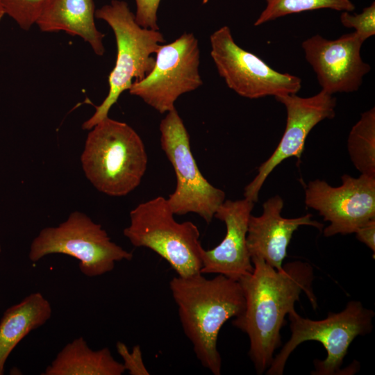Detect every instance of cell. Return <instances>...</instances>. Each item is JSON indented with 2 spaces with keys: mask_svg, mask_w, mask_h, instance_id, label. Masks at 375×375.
I'll list each match as a JSON object with an SVG mask.
<instances>
[{
  "mask_svg": "<svg viewBox=\"0 0 375 375\" xmlns=\"http://www.w3.org/2000/svg\"><path fill=\"white\" fill-rule=\"evenodd\" d=\"M126 372L107 347L92 350L83 337L67 343L42 375H122Z\"/></svg>",
  "mask_w": 375,
  "mask_h": 375,
  "instance_id": "18",
  "label": "cell"
},
{
  "mask_svg": "<svg viewBox=\"0 0 375 375\" xmlns=\"http://www.w3.org/2000/svg\"><path fill=\"white\" fill-rule=\"evenodd\" d=\"M4 15H5L4 9L2 5L1 0H0V21L1 20Z\"/></svg>",
  "mask_w": 375,
  "mask_h": 375,
  "instance_id": "26",
  "label": "cell"
},
{
  "mask_svg": "<svg viewBox=\"0 0 375 375\" xmlns=\"http://www.w3.org/2000/svg\"><path fill=\"white\" fill-rule=\"evenodd\" d=\"M55 253L77 259L81 272L88 277L110 272L116 262L130 261L133 256L113 242L99 224L79 211L72 212L57 226L42 229L31 244L28 258L36 262Z\"/></svg>",
  "mask_w": 375,
  "mask_h": 375,
  "instance_id": "7",
  "label": "cell"
},
{
  "mask_svg": "<svg viewBox=\"0 0 375 375\" xmlns=\"http://www.w3.org/2000/svg\"><path fill=\"white\" fill-rule=\"evenodd\" d=\"M95 17L112 28L117 44L115 65L108 76L109 90L93 115L82 124L90 130L108 117L112 106L120 95L128 90L134 81L144 78L153 69L156 54L165 40L159 30L140 26L126 2L112 0L95 11Z\"/></svg>",
  "mask_w": 375,
  "mask_h": 375,
  "instance_id": "4",
  "label": "cell"
},
{
  "mask_svg": "<svg viewBox=\"0 0 375 375\" xmlns=\"http://www.w3.org/2000/svg\"><path fill=\"white\" fill-rule=\"evenodd\" d=\"M94 0H47L36 24L41 31H63L88 42L97 56H103L104 34L96 27Z\"/></svg>",
  "mask_w": 375,
  "mask_h": 375,
  "instance_id": "16",
  "label": "cell"
},
{
  "mask_svg": "<svg viewBox=\"0 0 375 375\" xmlns=\"http://www.w3.org/2000/svg\"><path fill=\"white\" fill-rule=\"evenodd\" d=\"M287 111L286 126L277 147L270 157L262 163L254 178L244 188V197L254 203L269 175L288 158H301L306 138L320 122L335 117L336 99L321 90L309 97L297 94L275 97Z\"/></svg>",
  "mask_w": 375,
  "mask_h": 375,
  "instance_id": "12",
  "label": "cell"
},
{
  "mask_svg": "<svg viewBox=\"0 0 375 375\" xmlns=\"http://www.w3.org/2000/svg\"><path fill=\"white\" fill-rule=\"evenodd\" d=\"M283 206L284 201L278 194L268 199L262 205L261 215H251L247 235L251 259L261 258L277 270L282 269L292 237L299 226H310L321 230L324 226L312 219L311 214L283 217Z\"/></svg>",
  "mask_w": 375,
  "mask_h": 375,
  "instance_id": "15",
  "label": "cell"
},
{
  "mask_svg": "<svg viewBox=\"0 0 375 375\" xmlns=\"http://www.w3.org/2000/svg\"><path fill=\"white\" fill-rule=\"evenodd\" d=\"M342 24L347 28H353L355 33L362 42L375 34V3L365 7L361 13L351 15L343 11L340 15Z\"/></svg>",
  "mask_w": 375,
  "mask_h": 375,
  "instance_id": "22",
  "label": "cell"
},
{
  "mask_svg": "<svg viewBox=\"0 0 375 375\" xmlns=\"http://www.w3.org/2000/svg\"><path fill=\"white\" fill-rule=\"evenodd\" d=\"M200 49L192 33H184L170 43L162 44L156 53L154 66L128 90L161 114L176 108L180 96L203 84L199 73Z\"/></svg>",
  "mask_w": 375,
  "mask_h": 375,
  "instance_id": "9",
  "label": "cell"
},
{
  "mask_svg": "<svg viewBox=\"0 0 375 375\" xmlns=\"http://www.w3.org/2000/svg\"><path fill=\"white\" fill-rule=\"evenodd\" d=\"M253 271L238 281L245 299L243 312L232 324L246 333L249 340V356L258 374L272 363L276 349L281 345V329L285 318L306 293L312 307H317L312 284V266L297 260L277 270L262 259L252 258Z\"/></svg>",
  "mask_w": 375,
  "mask_h": 375,
  "instance_id": "1",
  "label": "cell"
},
{
  "mask_svg": "<svg viewBox=\"0 0 375 375\" xmlns=\"http://www.w3.org/2000/svg\"><path fill=\"white\" fill-rule=\"evenodd\" d=\"M210 56L227 86L241 97L258 99L297 94L301 80L281 73L261 58L238 46L231 29L224 26L210 36Z\"/></svg>",
  "mask_w": 375,
  "mask_h": 375,
  "instance_id": "10",
  "label": "cell"
},
{
  "mask_svg": "<svg viewBox=\"0 0 375 375\" xmlns=\"http://www.w3.org/2000/svg\"><path fill=\"white\" fill-rule=\"evenodd\" d=\"M169 285L183 330L197 359L212 374L220 375L219 331L229 319L239 316L244 309L240 282L222 274L206 278L198 273L174 277Z\"/></svg>",
  "mask_w": 375,
  "mask_h": 375,
  "instance_id": "2",
  "label": "cell"
},
{
  "mask_svg": "<svg viewBox=\"0 0 375 375\" xmlns=\"http://www.w3.org/2000/svg\"><path fill=\"white\" fill-rule=\"evenodd\" d=\"M363 42L355 32L333 40L315 35L302 42L305 58L315 72L322 90L333 95L359 89L371 69L360 56Z\"/></svg>",
  "mask_w": 375,
  "mask_h": 375,
  "instance_id": "13",
  "label": "cell"
},
{
  "mask_svg": "<svg viewBox=\"0 0 375 375\" xmlns=\"http://www.w3.org/2000/svg\"><path fill=\"white\" fill-rule=\"evenodd\" d=\"M341 179L342 185L338 187L315 179L305 190L306 205L330 223L323 231L326 237L354 233L375 219V177L344 174Z\"/></svg>",
  "mask_w": 375,
  "mask_h": 375,
  "instance_id": "11",
  "label": "cell"
},
{
  "mask_svg": "<svg viewBox=\"0 0 375 375\" xmlns=\"http://www.w3.org/2000/svg\"><path fill=\"white\" fill-rule=\"evenodd\" d=\"M1 244H0V253H1Z\"/></svg>",
  "mask_w": 375,
  "mask_h": 375,
  "instance_id": "27",
  "label": "cell"
},
{
  "mask_svg": "<svg viewBox=\"0 0 375 375\" xmlns=\"http://www.w3.org/2000/svg\"><path fill=\"white\" fill-rule=\"evenodd\" d=\"M160 145L176 178L173 193L167 199L174 215L193 212L210 224L225 192L213 186L201 173L190 148V136L176 108L166 113L159 126Z\"/></svg>",
  "mask_w": 375,
  "mask_h": 375,
  "instance_id": "8",
  "label": "cell"
},
{
  "mask_svg": "<svg viewBox=\"0 0 375 375\" xmlns=\"http://www.w3.org/2000/svg\"><path fill=\"white\" fill-rule=\"evenodd\" d=\"M124 236L136 247L148 248L164 258L179 276L201 273L203 249L198 227L176 222L167 199L158 196L130 212Z\"/></svg>",
  "mask_w": 375,
  "mask_h": 375,
  "instance_id": "6",
  "label": "cell"
},
{
  "mask_svg": "<svg viewBox=\"0 0 375 375\" xmlns=\"http://www.w3.org/2000/svg\"><path fill=\"white\" fill-rule=\"evenodd\" d=\"M47 0H1L5 15L24 31L36 24Z\"/></svg>",
  "mask_w": 375,
  "mask_h": 375,
  "instance_id": "21",
  "label": "cell"
},
{
  "mask_svg": "<svg viewBox=\"0 0 375 375\" xmlns=\"http://www.w3.org/2000/svg\"><path fill=\"white\" fill-rule=\"evenodd\" d=\"M116 348L118 353L122 358V363L125 370L131 375H149L150 373L146 368L142 359V351L140 345L133 347L132 352H130L125 344L117 342Z\"/></svg>",
  "mask_w": 375,
  "mask_h": 375,
  "instance_id": "23",
  "label": "cell"
},
{
  "mask_svg": "<svg viewBox=\"0 0 375 375\" xmlns=\"http://www.w3.org/2000/svg\"><path fill=\"white\" fill-rule=\"evenodd\" d=\"M136 22L142 27L159 30L158 25V10L161 0H135Z\"/></svg>",
  "mask_w": 375,
  "mask_h": 375,
  "instance_id": "24",
  "label": "cell"
},
{
  "mask_svg": "<svg viewBox=\"0 0 375 375\" xmlns=\"http://www.w3.org/2000/svg\"><path fill=\"white\" fill-rule=\"evenodd\" d=\"M253 206L254 202L247 198L224 200L219 206L214 217L225 224L226 235L215 247L201 250V274H222L239 281L253 271L247 235Z\"/></svg>",
  "mask_w": 375,
  "mask_h": 375,
  "instance_id": "14",
  "label": "cell"
},
{
  "mask_svg": "<svg viewBox=\"0 0 375 375\" xmlns=\"http://www.w3.org/2000/svg\"><path fill=\"white\" fill-rule=\"evenodd\" d=\"M51 315V303L40 292L28 294L5 311L0 321V375L4 374L6 362L15 347Z\"/></svg>",
  "mask_w": 375,
  "mask_h": 375,
  "instance_id": "17",
  "label": "cell"
},
{
  "mask_svg": "<svg viewBox=\"0 0 375 375\" xmlns=\"http://www.w3.org/2000/svg\"><path fill=\"white\" fill-rule=\"evenodd\" d=\"M266 6L254 23L256 26L288 15L322 8L351 12V0H265Z\"/></svg>",
  "mask_w": 375,
  "mask_h": 375,
  "instance_id": "20",
  "label": "cell"
},
{
  "mask_svg": "<svg viewBox=\"0 0 375 375\" xmlns=\"http://www.w3.org/2000/svg\"><path fill=\"white\" fill-rule=\"evenodd\" d=\"M81 162L97 190L122 197L141 183L148 157L143 141L131 126L107 117L88 133Z\"/></svg>",
  "mask_w": 375,
  "mask_h": 375,
  "instance_id": "3",
  "label": "cell"
},
{
  "mask_svg": "<svg viewBox=\"0 0 375 375\" xmlns=\"http://www.w3.org/2000/svg\"><path fill=\"white\" fill-rule=\"evenodd\" d=\"M350 159L360 174L375 177V108L365 111L347 140Z\"/></svg>",
  "mask_w": 375,
  "mask_h": 375,
  "instance_id": "19",
  "label": "cell"
},
{
  "mask_svg": "<svg viewBox=\"0 0 375 375\" xmlns=\"http://www.w3.org/2000/svg\"><path fill=\"white\" fill-rule=\"evenodd\" d=\"M372 310L365 308L358 301H350L342 311L329 312L322 320H312L300 316L295 310L288 315L290 321L291 337L280 352L274 357L266 371L267 375L283 374L287 360L293 351L306 341H317L326 351L322 360L314 361V375L342 374L341 367L349 347L358 335L369 333L374 317Z\"/></svg>",
  "mask_w": 375,
  "mask_h": 375,
  "instance_id": "5",
  "label": "cell"
},
{
  "mask_svg": "<svg viewBox=\"0 0 375 375\" xmlns=\"http://www.w3.org/2000/svg\"><path fill=\"white\" fill-rule=\"evenodd\" d=\"M356 238L365 244L373 251V257L375 253V219H373L364 225L359 227L356 231Z\"/></svg>",
  "mask_w": 375,
  "mask_h": 375,
  "instance_id": "25",
  "label": "cell"
}]
</instances>
